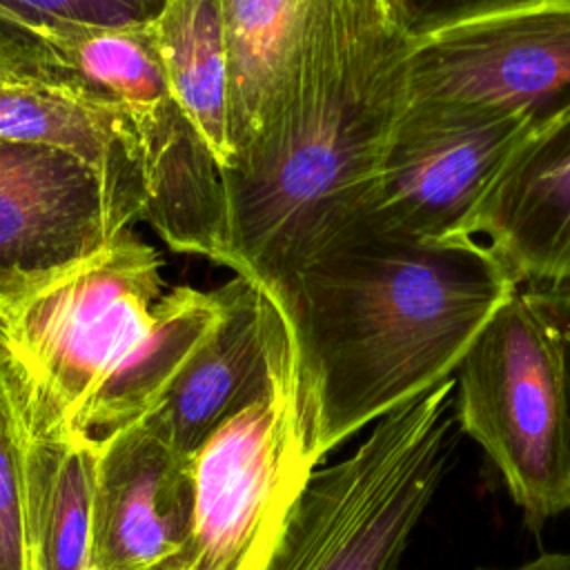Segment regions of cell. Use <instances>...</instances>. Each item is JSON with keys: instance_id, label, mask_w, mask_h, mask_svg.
<instances>
[{"instance_id": "2", "label": "cell", "mask_w": 570, "mask_h": 570, "mask_svg": "<svg viewBox=\"0 0 570 570\" xmlns=\"http://www.w3.org/2000/svg\"><path fill=\"white\" fill-rule=\"evenodd\" d=\"M225 312V285L165 289L134 229L53 267L0 269V358L31 439L102 445L149 419Z\"/></svg>"}, {"instance_id": "11", "label": "cell", "mask_w": 570, "mask_h": 570, "mask_svg": "<svg viewBox=\"0 0 570 570\" xmlns=\"http://www.w3.org/2000/svg\"><path fill=\"white\" fill-rule=\"evenodd\" d=\"M0 140L56 147L89 163L111 196L145 214L140 149L120 105L56 60L24 31L0 22Z\"/></svg>"}, {"instance_id": "13", "label": "cell", "mask_w": 570, "mask_h": 570, "mask_svg": "<svg viewBox=\"0 0 570 570\" xmlns=\"http://www.w3.org/2000/svg\"><path fill=\"white\" fill-rule=\"evenodd\" d=\"M138 218L71 151L0 140V269L85 256Z\"/></svg>"}, {"instance_id": "14", "label": "cell", "mask_w": 570, "mask_h": 570, "mask_svg": "<svg viewBox=\"0 0 570 570\" xmlns=\"http://www.w3.org/2000/svg\"><path fill=\"white\" fill-rule=\"evenodd\" d=\"M465 232L483 238L519 287L570 292V116L512 154Z\"/></svg>"}, {"instance_id": "17", "label": "cell", "mask_w": 570, "mask_h": 570, "mask_svg": "<svg viewBox=\"0 0 570 570\" xmlns=\"http://www.w3.org/2000/svg\"><path fill=\"white\" fill-rule=\"evenodd\" d=\"M100 445L29 439L27 534L33 570H87Z\"/></svg>"}, {"instance_id": "3", "label": "cell", "mask_w": 570, "mask_h": 570, "mask_svg": "<svg viewBox=\"0 0 570 570\" xmlns=\"http://www.w3.org/2000/svg\"><path fill=\"white\" fill-rule=\"evenodd\" d=\"M405 56L407 49L309 105L223 174L234 274L276 289L363 214L407 105Z\"/></svg>"}, {"instance_id": "21", "label": "cell", "mask_w": 570, "mask_h": 570, "mask_svg": "<svg viewBox=\"0 0 570 570\" xmlns=\"http://www.w3.org/2000/svg\"><path fill=\"white\" fill-rule=\"evenodd\" d=\"M525 292H530L543 305V309L550 314V318L559 330L561 345H563L568 401H570V292H537V289H525Z\"/></svg>"}, {"instance_id": "20", "label": "cell", "mask_w": 570, "mask_h": 570, "mask_svg": "<svg viewBox=\"0 0 570 570\" xmlns=\"http://www.w3.org/2000/svg\"><path fill=\"white\" fill-rule=\"evenodd\" d=\"M523 2L530 0H403V9L410 36L419 38Z\"/></svg>"}, {"instance_id": "15", "label": "cell", "mask_w": 570, "mask_h": 570, "mask_svg": "<svg viewBox=\"0 0 570 570\" xmlns=\"http://www.w3.org/2000/svg\"><path fill=\"white\" fill-rule=\"evenodd\" d=\"M218 330L147 419L174 450H196L236 412L267 392L278 347V309L267 289L234 274Z\"/></svg>"}, {"instance_id": "22", "label": "cell", "mask_w": 570, "mask_h": 570, "mask_svg": "<svg viewBox=\"0 0 570 570\" xmlns=\"http://www.w3.org/2000/svg\"><path fill=\"white\" fill-rule=\"evenodd\" d=\"M479 570H497V568H479ZM505 570H570V552H543L537 559H530L521 566Z\"/></svg>"}, {"instance_id": "12", "label": "cell", "mask_w": 570, "mask_h": 570, "mask_svg": "<svg viewBox=\"0 0 570 570\" xmlns=\"http://www.w3.org/2000/svg\"><path fill=\"white\" fill-rule=\"evenodd\" d=\"M191 456L140 421L100 445L87 570H163L185 546Z\"/></svg>"}, {"instance_id": "18", "label": "cell", "mask_w": 570, "mask_h": 570, "mask_svg": "<svg viewBox=\"0 0 570 570\" xmlns=\"http://www.w3.org/2000/svg\"><path fill=\"white\" fill-rule=\"evenodd\" d=\"M29 425L0 358V570H33L27 534Z\"/></svg>"}, {"instance_id": "9", "label": "cell", "mask_w": 570, "mask_h": 570, "mask_svg": "<svg viewBox=\"0 0 570 570\" xmlns=\"http://www.w3.org/2000/svg\"><path fill=\"white\" fill-rule=\"evenodd\" d=\"M407 100L488 109L537 134L570 116V0H530L410 40Z\"/></svg>"}, {"instance_id": "4", "label": "cell", "mask_w": 570, "mask_h": 570, "mask_svg": "<svg viewBox=\"0 0 570 570\" xmlns=\"http://www.w3.org/2000/svg\"><path fill=\"white\" fill-rule=\"evenodd\" d=\"M454 376L307 479L265 570H399L454 448Z\"/></svg>"}, {"instance_id": "16", "label": "cell", "mask_w": 570, "mask_h": 570, "mask_svg": "<svg viewBox=\"0 0 570 570\" xmlns=\"http://www.w3.org/2000/svg\"><path fill=\"white\" fill-rule=\"evenodd\" d=\"M174 98L223 174L236 167L229 136V53L220 0H167L149 22Z\"/></svg>"}, {"instance_id": "19", "label": "cell", "mask_w": 570, "mask_h": 570, "mask_svg": "<svg viewBox=\"0 0 570 570\" xmlns=\"http://www.w3.org/2000/svg\"><path fill=\"white\" fill-rule=\"evenodd\" d=\"M167 0H0V22L138 24L154 20Z\"/></svg>"}, {"instance_id": "1", "label": "cell", "mask_w": 570, "mask_h": 570, "mask_svg": "<svg viewBox=\"0 0 570 570\" xmlns=\"http://www.w3.org/2000/svg\"><path fill=\"white\" fill-rule=\"evenodd\" d=\"M303 450L316 468L370 423L452 379L519 289L474 236L421 238L354 218L276 289Z\"/></svg>"}, {"instance_id": "6", "label": "cell", "mask_w": 570, "mask_h": 570, "mask_svg": "<svg viewBox=\"0 0 570 570\" xmlns=\"http://www.w3.org/2000/svg\"><path fill=\"white\" fill-rule=\"evenodd\" d=\"M220 7L234 169L303 109L412 40L403 0H220Z\"/></svg>"}, {"instance_id": "5", "label": "cell", "mask_w": 570, "mask_h": 570, "mask_svg": "<svg viewBox=\"0 0 570 570\" xmlns=\"http://www.w3.org/2000/svg\"><path fill=\"white\" fill-rule=\"evenodd\" d=\"M454 419L501 472L537 532L570 510V401L559 330L517 289L454 372Z\"/></svg>"}, {"instance_id": "10", "label": "cell", "mask_w": 570, "mask_h": 570, "mask_svg": "<svg viewBox=\"0 0 570 570\" xmlns=\"http://www.w3.org/2000/svg\"><path fill=\"white\" fill-rule=\"evenodd\" d=\"M530 136L521 120L488 109L407 100L361 216L421 238H463L485 191Z\"/></svg>"}, {"instance_id": "7", "label": "cell", "mask_w": 570, "mask_h": 570, "mask_svg": "<svg viewBox=\"0 0 570 570\" xmlns=\"http://www.w3.org/2000/svg\"><path fill=\"white\" fill-rule=\"evenodd\" d=\"M151 22V20H149ZM149 22L11 24L56 60L109 94L127 116L140 149L142 223L180 254L227 267L223 169L180 111Z\"/></svg>"}, {"instance_id": "8", "label": "cell", "mask_w": 570, "mask_h": 570, "mask_svg": "<svg viewBox=\"0 0 570 570\" xmlns=\"http://www.w3.org/2000/svg\"><path fill=\"white\" fill-rule=\"evenodd\" d=\"M314 470L303 450L294 352L278 309L272 385L191 456L189 534L163 570H265Z\"/></svg>"}]
</instances>
